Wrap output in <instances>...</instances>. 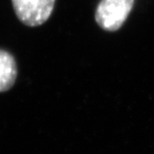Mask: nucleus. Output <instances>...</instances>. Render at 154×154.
Here are the masks:
<instances>
[{"instance_id": "f257e3e1", "label": "nucleus", "mask_w": 154, "mask_h": 154, "mask_svg": "<svg viewBox=\"0 0 154 154\" xmlns=\"http://www.w3.org/2000/svg\"><path fill=\"white\" fill-rule=\"evenodd\" d=\"M134 5V0H101L96 8L95 21L105 31H117L132 11Z\"/></svg>"}, {"instance_id": "f03ea898", "label": "nucleus", "mask_w": 154, "mask_h": 154, "mask_svg": "<svg viewBox=\"0 0 154 154\" xmlns=\"http://www.w3.org/2000/svg\"><path fill=\"white\" fill-rule=\"evenodd\" d=\"M56 0H12L19 20L29 27L42 25L51 17Z\"/></svg>"}, {"instance_id": "7ed1b4c3", "label": "nucleus", "mask_w": 154, "mask_h": 154, "mask_svg": "<svg viewBox=\"0 0 154 154\" xmlns=\"http://www.w3.org/2000/svg\"><path fill=\"white\" fill-rule=\"evenodd\" d=\"M17 69L11 54L0 50V92L9 90L16 82Z\"/></svg>"}]
</instances>
